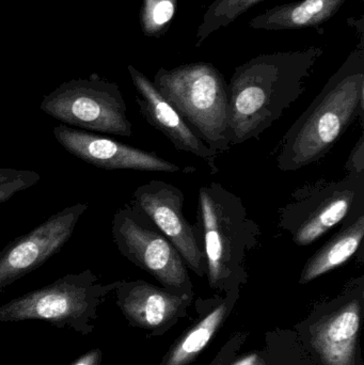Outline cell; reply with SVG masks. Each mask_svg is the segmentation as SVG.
I'll list each match as a JSON object with an SVG mask.
<instances>
[{
    "instance_id": "cell-1",
    "label": "cell",
    "mask_w": 364,
    "mask_h": 365,
    "mask_svg": "<svg viewBox=\"0 0 364 365\" xmlns=\"http://www.w3.org/2000/svg\"><path fill=\"white\" fill-rule=\"evenodd\" d=\"M323 48L278 51L256 56L237 66L228 85V140L241 145L266 132L306 91Z\"/></svg>"
},
{
    "instance_id": "cell-2",
    "label": "cell",
    "mask_w": 364,
    "mask_h": 365,
    "mask_svg": "<svg viewBox=\"0 0 364 365\" xmlns=\"http://www.w3.org/2000/svg\"><path fill=\"white\" fill-rule=\"evenodd\" d=\"M364 113V51L355 49L286 130L276 163L294 173L322 160Z\"/></svg>"
},
{
    "instance_id": "cell-3",
    "label": "cell",
    "mask_w": 364,
    "mask_h": 365,
    "mask_svg": "<svg viewBox=\"0 0 364 365\" xmlns=\"http://www.w3.org/2000/svg\"><path fill=\"white\" fill-rule=\"evenodd\" d=\"M197 236L204 253L207 280L215 291L228 292L247 280L246 261L260 240L258 223L243 200L220 182L200 187Z\"/></svg>"
},
{
    "instance_id": "cell-4",
    "label": "cell",
    "mask_w": 364,
    "mask_h": 365,
    "mask_svg": "<svg viewBox=\"0 0 364 365\" xmlns=\"http://www.w3.org/2000/svg\"><path fill=\"white\" fill-rule=\"evenodd\" d=\"M153 83L209 149L218 154L230 150L228 83L213 64L194 62L170 70L162 68Z\"/></svg>"
},
{
    "instance_id": "cell-5",
    "label": "cell",
    "mask_w": 364,
    "mask_h": 365,
    "mask_svg": "<svg viewBox=\"0 0 364 365\" xmlns=\"http://www.w3.org/2000/svg\"><path fill=\"white\" fill-rule=\"evenodd\" d=\"M118 284L119 281L103 284L90 269L66 274L2 304L0 322L42 321L87 336L93 332L98 308Z\"/></svg>"
},
{
    "instance_id": "cell-6",
    "label": "cell",
    "mask_w": 364,
    "mask_h": 365,
    "mask_svg": "<svg viewBox=\"0 0 364 365\" xmlns=\"http://www.w3.org/2000/svg\"><path fill=\"white\" fill-rule=\"evenodd\" d=\"M364 210V175L318 180L299 187L280 210L278 227L298 247H307Z\"/></svg>"
},
{
    "instance_id": "cell-7",
    "label": "cell",
    "mask_w": 364,
    "mask_h": 365,
    "mask_svg": "<svg viewBox=\"0 0 364 365\" xmlns=\"http://www.w3.org/2000/svg\"><path fill=\"white\" fill-rule=\"evenodd\" d=\"M113 242L123 257L173 293L194 294L188 268L170 240L138 210L120 208L113 219Z\"/></svg>"
},
{
    "instance_id": "cell-8",
    "label": "cell",
    "mask_w": 364,
    "mask_h": 365,
    "mask_svg": "<svg viewBox=\"0 0 364 365\" xmlns=\"http://www.w3.org/2000/svg\"><path fill=\"white\" fill-rule=\"evenodd\" d=\"M41 109L71 128L115 136L132 135L123 96L117 86L110 83H68L46 96Z\"/></svg>"
},
{
    "instance_id": "cell-9",
    "label": "cell",
    "mask_w": 364,
    "mask_h": 365,
    "mask_svg": "<svg viewBox=\"0 0 364 365\" xmlns=\"http://www.w3.org/2000/svg\"><path fill=\"white\" fill-rule=\"evenodd\" d=\"M184 203L185 195L181 189L158 180L140 185L132 193V205L170 240L187 268L202 278L207 274L204 253L196 227L184 215Z\"/></svg>"
},
{
    "instance_id": "cell-10",
    "label": "cell",
    "mask_w": 364,
    "mask_h": 365,
    "mask_svg": "<svg viewBox=\"0 0 364 365\" xmlns=\"http://www.w3.org/2000/svg\"><path fill=\"white\" fill-rule=\"evenodd\" d=\"M87 210L85 203L68 206L6 245L0 251V292L60 252Z\"/></svg>"
},
{
    "instance_id": "cell-11",
    "label": "cell",
    "mask_w": 364,
    "mask_h": 365,
    "mask_svg": "<svg viewBox=\"0 0 364 365\" xmlns=\"http://www.w3.org/2000/svg\"><path fill=\"white\" fill-rule=\"evenodd\" d=\"M56 140L66 152L87 164L105 170H137L147 173H190L194 168H182L153 152L124 145L115 139L107 138L87 130L71 126H56Z\"/></svg>"
},
{
    "instance_id": "cell-12",
    "label": "cell",
    "mask_w": 364,
    "mask_h": 365,
    "mask_svg": "<svg viewBox=\"0 0 364 365\" xmlns=\"http://www.w3.org/2000/svg\"><path fill=\"white\" fill-rule=\"evenodd\" d=\"M339 307L311 329V344L324 365H355L363 302V278L356 279Z\"/></svg>"
},
{
    "instance_id": "cell-13",
    "label": "cell",
    "mask_w": 364,
    "mask_h": 365,
    "mask_svg": "<svg viewBox=\"0 0 364 365\" xmlns=\"http://www.w3.org/2000/svg\"><path fill=\"white\" fill-rule=\"evenodd\" d=\"M117 304L135 327L162 332L185 315L194 294H179L143 280L119 281Z\"/></svg>"
},
{
    "instance_id": "cell-14",
    "label": "cell",
    "mask_w": 364,
    "mask_h": 365,
    "mask_svg": "<svg viewBox=\"0 0 364 365\" xmlns=\"http://www.w3.org/2000/svg\"><path fill=\"white\" fill-rule=\"evenodd\" d=\"M132 83L139 93L136 102L141 115L150 125L162 133L179 151L192 154L207 164L212 175L219 171L216 165L217 152L209 149L202 139L188 125L180 113L162 98L154 86L138 71L130 68Z\"/></svg>"
},
{
    "instance_id": "cell-15",
    "label": "cell",
    "mask_w": 364,
    "mask_h": 365,
    "mask_svg": "<svg viewBox=\"0 0 364 365\" xmlns=\"http://www.w3.org/2000/svg\"><path fill=\"white\" fill-rule=\"evenodd\" d=\"M363 237L364 210H361L345 219L339 231L309 257L301 270L299 284H308L343 265L359 250Z\"/></svg>"
},
{
    "instance_id": "cell-16",
    "label": "cell",
    "mask_w": 364,
    "mask_h": 365,
    "mask_svg": "<svg viewBox=\"0 0 364 365\" xmlns=\"http://www.w3.org/2000/svg\"><path fill=\"white\" fill-rule=\"evenodd\" d=\"M346 0H299L265 11L249 21L252 29L294 30L318 27L333 19Z\"/></svg>"
},
{
    "instance_id": "cell-17",
    "label": "cell",
    "mask_w": 364,
    "mask_h": 365,
    "mask_svg": "<svg viewBox=\"0 0 364 365\" xmlns=\"http://www.w3.org/2000/svg\"><path fill=\"white\" fill-rule=\"evenodd\" d=\"M239 287L227 292L217 306L188 329L167 353L160 365L192 364L222 328L239 299Z\"/></svg>"
},
{
    "instance_id": "cell-18",
    "label": "cell",
    "mask_w": 364,
    "mask_h": 365,
    "mask_svg": "<svg viewBox=\"0 0 364 365\" xmlns=\"http://www.w3.org/2000/svg\"><path fill=\"white\" fill-rule=\"evenodd\" d=\"M265 0H214L197 31L196 47H200L211 34L236 21L239 16Z\"/></svg>"
},
{
    "instance_id": "cell-19",
    "label": "cell",
    "mask_w": 364,
    "mask_h": 365,
    "mask_svg": "<svg viewBox=\"0 0 364 365\" xmlns=\"http://www.w3.org/2000/svg\"><path fill=\"white\" fill-rule=\"evenodd\" d=\"M177 0H145L142 12L143 29L147 36H164L177 12Z\"/></svg>"
},
{
    "instance_id": "cell-20",
    "label": "cell",
    "mask_w": 364,
    "mask_h": 365,
    "mask_svg": "<svg viewBox=\"0 0 364 365\" xmlns=\"http://www.w3.org/2000/svg\"><path fill=\"white\" fill-rule=\"evenodd\" d=\"M40 180V175L34 171L0 168V203L8 201L19 191L30 188Z\"/></svg>"
},
{
    "instance_id": "cell-21",
    "label": "cell",
    "mask_w": 364,
    "mask_h": 365,
    "mask_svg": "<svg viewBox=\"0 0 364 365\" xmlns=\"http://www.w3.org/2000/svg\"><path fill=\"white\" fill-rule=\"evenodd\" d=\"M245 334H235L220 349L219 353L214 358L213 361L209 365H230L232 364L233 360L235 359V356L237 355V351L241 349V345L245 343Z\"/></svg>"
},
{
    "instance_id": "cell-22",
    "label": "cell",
    "mask_w": 364,
    "mask_h": 365,
    "mask_svg": "<svg viewBox=\"0 0 364 365\" xmlns=\"http://www.w3.org/2000/svg\"><path fill=\"white\" fill-rule=\"evenodd\" d=\"M348 175H364V135L357 141L345 165Z\"/></svg>"
},
{
    "instance_id": "cell-23",
    "label": "cell",
    "mask_w": 364,
    "mask_h": 365,
    "mask_svg": "<svg viewBox=\"0 0 364 365\" xmlns=\"http://www.w3.org/2000/svg\"><path fill=\"white\" fill-rule=\"evenodd\" d=\"M72 365H105L104 355L100 349H93L80 356Z\"/></svg>"
},
{
    "instance_id": "cell-24",
    "label": "cell",
    "mask_w": 364,
    "mask_h": 365,
    "mask_svg": "<svg viewBox=\"0 0 364 365\" xmlns=\"http://www.w3.org/2000/svg\"><path fill=\"white\" fill-rule=\"evenodd\" d=\"M230 365H260L259 364V357L256 355L249 356V357H244L243 359L239 360L236 364Z\"/></svg>"
}]
</instances>
